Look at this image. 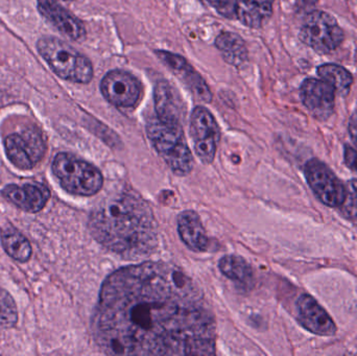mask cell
<instances>
[{
  "mask_svg": "<svg viewBox=\"0 0 357 356\" xmlns=\"http://www.w3.org/2000/svg\"><path fill=\"white\" fill-rule=\"evenodd\" d=\"M92 332L108 355H215V319L205 295L169 263L129 265L109 275Z\"/></svg>",
  "mask_w": 357,
  "mask_h": 356,
  "instance_id": "cell-1",
  "label": "cell"
},
{
  "mask_svg": "<svg viewBox=\"0 0 357 356\" xmlns=\"http://www.w3.org/2000/svg\"><path fill=\"white\" fill-rule=\"evenodd\" d=\"M94 240L123 258L149 256L158 246V227L148 203L133 190L110 194L89 217Z\"/></svg>",
  "mask_w": 357,
  "mask_h": 356,
  "instance_id": "cell-2",
  "label": "cell"
},
{
  "mask_svg": "<svg viewBox=\"0 0 357 356\" xmlns=\"http://www.w3.org/2000/svg\"><path fill=\"white\" fill-rule=\"evenodd\" d=\"M146 133L153 146L169 169L178 176H187L193 169V157L181 125L163 123L157 116L149 119Z\"/></svg>",
  "mask_w": 357,
  "mask_h": 356,
  "instance_id": "cell-3",
  "label": "cell"
},
{
  "mask_svg": "<svg viewBox=\"0 0 357 356\" xmlns=\"http://www.w3.org/2000/svg\"><path fill=\"white\" fill-rule=\"evenodd\" d=\"M39 54L56 75L73 83L88 84L93 77L91 62L62 40L45 37L37 44Z\"/></svg>",
  "mask_w": 357,
  "mask_h": 356,
  "instance_id": "cell-4",
  "label": "cell"
},
{
  "mask_svg": "<svg viewBox=\"0 0 357 356\" xmlns=\"http://www.w3.org/2000/svg\"><path fill=\"white\" fill-rule=\"evenodd\" d=\"M52 171L61 186L75 196H94L104 185V177L100 169L67 153L56 155L52 162Z\"/></svg>",
  "mask_w": 357,
  "mask_h": 356,
  "instance_id": "cell-5",
  "label": "cell"
},
{
  "mask_svg": "<svg viewBox=\"0 0 357 356\" xmlns=\"http://www.w3.org/2000/svg\"><path fill=\"white\" fill-rule=\"evenodd\" d=\"M300 39L320 54L337 49L344 40V31L335 17L320 10L310 13L300 29Z\"/></svg>",
  "mask_w": 357,
  "mask_h": 356,
  "instance_id": "cell-6",
  "label": "cell"
},
{
  "mask_svg": "<svg viewBox=\"0 0 357 356\" xmlns=\"http://www.w3.org/2000/svg\"><path fill=\"white\" fill-rule=\"evenodd\" d=\"M190 136L199 161L204 164L213 162L220 140V127L213 115L204 107H197L191 113Z\"/></svg>",
  "mask_w": 357,
  "mask_h": 356,
  "instance_id": "cell-7",
  "label": "cell"
},
{
  "mask_svg": "<svg viewBox=\"0 0 357 356\" xmlns=\"http://www.w3.org/2000/svg\"><path fill=\"white\" fill-rule=\"evenodd\" d=\"M305 177L308 185L323 204L341 207L346 198V185L324 162L318 159L308 161L305 165Z\"/></svg>",
  "mask_w": 357,
  "mask_h": 356,
  "instance_id": "cell-8",
  "label": "cell"
},
{
  "mask_svg": "<svg viewBox=\"0 0 357 356\" xmlns=\"http://www.w3.org/2000/svg\"><path fill=\"white\" fill-rule=\"evenodd\" d=\"M4 146L8 160L20 169H33L45 154V142L35 129L8 136Z\"/></svg>",
  "mask_w": 357,
  "mask_h": 356,
  "instance_id": "cell-9",
  "label": "cell"
},
{
  "mask_svg": "<svg viewBox=\"0 0 357 356\" xmlns=\"http://www.w3.org/2000/svg\"><path fill=\"white\" fill-rule=\"evenodd\" d=\"M104 98L117 108H133L142 95L140 82L131 73L123 70H111L100 83Z\"/></svg>",
  "mask_w": 357,
  "mask_h": 356,
  "instance_id": "cell-10",
  "label": "cell"
},
{
  "mask_svg": "<svg viewBox=\"0 0 357 356\" xmlns=\"http://www.w3.org/2000/svg\"><path fill=\"white\" fill-rule=\"evenodd\" d=\"M300 96L306 109L320 121H326L335 111V91L324 79H306Z\"/></svg>",
  "mask_w": 357,
  "mask_h": 356,
  "instance_id": "cell-11",
  "label": "cell"
},
{
  "mask_svg": "<svg viewBox=\"0 0 357 356\" xmlns=\"http://www.w3.org/2000/svg\"><path fill=\"white\" fill-rule=\"evenodd\" d=\"M156 54L162 63H165V66L169 67V70L173 71L174 75L188 88L189 91L195 98L205 102H211L212 93L207 83L187 62L186 59L165 50H157Z\"/></svg>",
  "mask_w": 357,
  "mask_h": 356,
  "instance_id": "cell-12",
  "label": "cell"
},
{
  "mask_svg": "<svg viewBox=\"0 0 357 356\" xmlns=\"http://www.w3.org/2000/svg\"><path fill=\"white\" fill-rule=\"evenodd\" d=\"M297 309L300 323L308 332L321 336H333L337 334V326L331 316L310 295L300 296Z\"/></svg>",
  "mask_w": 357,
  "mask_h": 356,
  "instance_id": "cell-13",
  "label": "cell"
},
{
  "mask_svg": "<svg viewBox=\"0 0 357 356\" xmlns=\"http://www.w3.org/2000/svg\"><path fill=\"white\" fill-rule=\"evenodd\" d=\"M156 116L163 123L181 125L184 119L185 108L177 90L167 81H159L154 89Z\"/></svg>",
  "mask_w": 357,
  "mask_h": 356,
  "instance_id": "cell-14",
  "label": "cell"
},
{
  "mask_svg": "<svg viewBox=\"0 0 357 356\" xmlns=\"http://www.w3.org/2000/svg\"><path fill=\"white\" fill-rule=\"evenodd\" d=\"M38 8L42 16L45 17L69 39L81 41L86 37V29L83 23L54 0H39Z\"/></svg>",
  "mask_w": 357,
  "mask_h": 356,
  "instance_id": "cell-15",
  "label": "cell"
},
{
  "mask_svg": "<svg viewBox=\"0 0 357 356\" xmlns=\"http://www.w3.org/2000/svg\"><path fill=\"white\" fill-rule=\"evenodd\" d=\"M4 198L26 212H38L44 208L50 198V190L39 183L6 186L2 190Z\"/></svg>",
  "mask_w": 357,
  "mask_h": 356,
  "instance_id": "cell-16",
  "label": "cell"
},
{
  "mask_svg": "<svg viewBox=\"0 0 357 356\" xmlns=\"http://www.w3.org/2000/svg\"><path fill=\"white\" fill-rule=\"evenodd\" d=\"M178 232L187 248L195 252H204L209 247V238L205 228L195 211H183L178 215Z\"/></svg>",
  "mask_w": 357,
  "mask_h": 356,
  "instance_id": "cell-17",
  "label": "cell"
},
{
  "mask_svg": "<svg viewBox=\"0 0 357 356\" xmlns=\"http://www.w3.org/2000/svg\"><path fill=\"white\" fill-rule=\"evenodd\" d=\"M272 13V0H235V17L247 26H262Z\"/></svg>",
  "mask_w": 357,
  "mask_h": 356,
  "instance_id": "cell-18",
  "label": "cell"
},
{
  "mask_svg": "<svg viewBox=\"0 0 357 356\" xmlns=\"http://www.w3.org/2000/svg\"><path fill=\"white\" fill-rule=\"evenodd\" d=\"M215 46L224 60L232 66L241 67L248 62L247 46L241 36L225 31L216 38Z\"/></svg>",
  "mask_w": 357,
  "mask_h": 356,
  "instance_id": "cell-19",
  "label": "cell"
},
{
  "mask_svg": "<svg viewBox=\"0 0 357 356\" xmlns=\"http://www.w3.org/2000/svg\"><path fill=\"white\" fill-rule=\"evenodd\" d=\"M218 268L222 275L232 281L241 284H252L253 281V270L243 257L227 255L220 259Z\"/></svg>",
  "mask_w": 357,
  "mask_h": 356,
  "instance_id": "cell-20",
  "label": "cell"
},
{
  "mask_svg": "<svg viewBox=\"0 0 357 356\" xmlns=\"http://www.w3.org/2000/svg\"><path fill=\"white\" fill-rule=\"evenodd\" d=\"M318 75L321 79L331 84L340 95L346 96L349 93L354 77L347 69L337 64H324L319 67Z\"/></svg>",
  "mask_w": 357,
  "mask_h": 356,
  "instance_id": "cell-21",
  "label": "cell"
},
{
  "mask_svg": "<svg viewBox=\"0 0 357 356\" xmlns=\"http://www.w3.org/2000/svg\"><path fill=\"white\" fill-rule=\"evenodd\" d=\"M1 242L4 250L12 258L21 263H25L31 258V244L17 230L10 227L6 228L1 232Z\"/></svg>",
  "mask_w": 357,
  "mask_h": 356,
  "instance_id": "cell-22",
  "label": "cell"
},
{
  "mask_svg": "<svg viewBox=\"0 0 357 356\" xmlns=\"http://www.w3.org/2000/svg\"><path fill=\"white\" fill-rule=\"evenodd\" d=\"M17 322V309L12 297L0 290V324L4 327H10Z\"/></svg>",
  "mask_w": 357,
  "mask_h": 356,
  "instance_id": "cell-23",
  "label": "cell"
},
{
  "mask_svg": "<svg viewBox=\"0 0 357 356\" xmlns=\"http://www.w3.org/2000/svg\"><path fill=\"white\" fill-rule=\"evenodd\" d=\"M341 209L348 219L357 223V180H351L346 184V198Z\"/></svg>",
  "mask_w": 357,
  "mask_h": 356,
  "instance_id": "cell-24",
  "label": "cell"
},
{
  "mask_svg": "<svg viewBox=\"0 0 357 356\" xmlns=\"http://www.w3.org/2000/svg\"><path fill=\"white\" fill-rule=\"evenodd\" d=\"M226 18H235V0H204Z\"/></svg>",
  "mask_w": 357,
  "mask_h": 356,
  "instance_id": "cell-25",
  "label": "cell"
},
{
  "mask_svg": "<svg viewBox=\"0 0 357 356\" xmlns=\"http://www.w3.org/2000/svg\"><path fill=\"white\" fill-rule=\"evenodd\" d=\"M344 158H345L346 164L349 169L357 173V152L351 146H346L345 152H344Z\"/></svg>",
  "mask_w": 357,
  "mask_h": 356,
  "instance_id": "cell-26",
  "label": "cell"
},
{
  "mask_svg": "<svg viewBox=\"0 0 357 356\" xmlns=\"http://www.w3.org/2000/svg\"><path fill=\"white\" fill-rule=\"evenodd\" d=\"M349 133L352 141L354 142L357 148V110L354 111V114L350 117Z\"/></svg>",
  "mask_w": 357,
  "mask_h": 356,
  "instance_id": "cell-27",
  "label": "cell"
},
{
  "mask_svg": "<svg viewBox=\"0 0 357 356\" xmlns=\"http://www.w3.org/2000/svg\"><path fill=\"white\" fill-rule=\"evenodd\" d=\"M65 1H73V0H65Z\"/></svg>",
  "mask_w": 357,
  "mask_h": 356,
  "instance_id": "cell-28",
  "label": "cell"
}]
</instances>
